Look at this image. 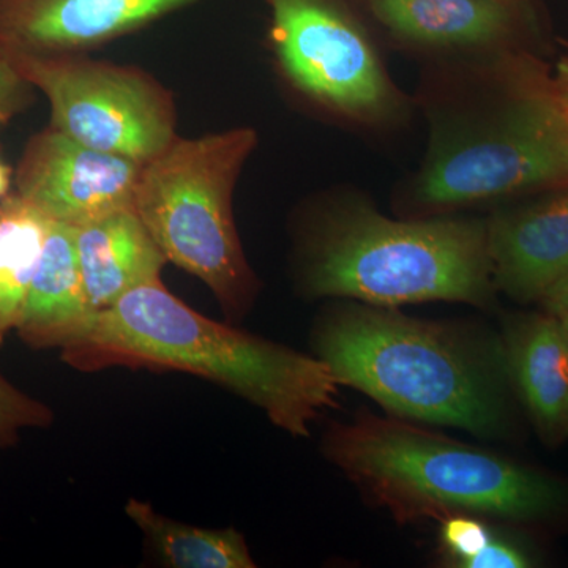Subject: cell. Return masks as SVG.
Here are the masks:
<instances>
[{"label":"cell","mask_w":568,"mask_h":568,"mask_svg":"<svg viewBox=\"0 0 568 568\" xmlns=\"http://www.w3.org/2000/svg\"><path fill=\"white\" fill-rule=\"evenodd\" d=\"M315 349L342 386L364 392L394 417L481 437L510 429L500 342L480 343L452 325L354 301L320 321Z\"/></svg>","instance_id":"obj_3"},{"label":"cell","mask_w":568,"mask_h":568,"mask_svg":"<svg viewBox=\"0 0 568 568\" xmlns=\"http://www.w3.org/2000/svg\"><path fill=\"white\" fill-rule=\"evenodd\" d=\"M493 530L474 515H452L443 519L440 541L455 567L465 568L467 560L487 547Z\"/></svg>","instance_id":"obj_19"},{"label":"cell","mask_w":568,"mask_h":568,"mask_svg":"<svg viewBox=\"0 0 568 568\" xmlns=\"http://www.w3.org/2000/svg\"><path fill=\"white\" fill-rule=\"evenodd\" d=\"M200 0H0V48L84 54Z\"/></svg>","instance_id":"obj_11"},{"label":"cell","mask_w":568,"mask_h":568,"mask_svg":"<svg viewBox=\"0 0 568 568\" xmlns=\"http://www.w3.org/2000/svg\"><path fill=\"white\" fill-rule=\"evenodd\" d=\"M257 144L248 126L178 136L142 166L134 209L168 263L207 284L224 313L252 308L257 280L234 223L233 194Z\"/></svg>","instance_id":"obj_6"},{"label":"cell","mask_w":568,"mask_h":568,"mask_svg":"<svg viewBox=\"0 0 568 568\" xmlns=\"http://www.w3.org/2000/svg\"><path fill=\"white\" fill-rule=\"evenodd\" d=\"M144 163L88 148L54 129L33 136L18 166L17 194L52 222L78 226L134 205Z\"/></svg>","instance_id":"obj_10"},{"label":"cell","mask_w":568,"mask_h":568,"mask_svg":"<svg viewBox=\"0 0 568 568\" xmlns=\"http://www.w3.org/2000/svg\"><path fill=\"white\" fill-rule=\"evenodd\" d=\"M32 84L0 48V129L24 110L31 100Z\"/></svg>","instance_id":"obj_20"},{"label":"cell","mask_w":568,"mask_h":568,"mask_svg":"<svg viewBox=\"0 0 568 568\" xmlns=\"http://www.w3.org/2000/svg\"><path fill=\"white\" fill-rule=\"evenodd\" d=\"M406 50L435 62L511 51L544 52L545 29L530 0H361Z\"/></svg>","instance_id":"obj_9"},{"label":"cell","mask_w":568,"mask_h":568,"mask_svg":"<svg viewBox=\"0 0 568 568\" xmlns=\"http://www.w3.org/2000/svg\"><path fill=\"white\" fill-rule=\"evenodd\" d=\"M301 284L310 297L392 308L433 301L488 306L497 291L487 222L446 213L394 220L357 196L324 204L306 223Z\"/></svg>","instance_id":"obj_4"},{"label":"cell","mask_w":568,"mask_h":568,"mask_svg":"<svg viewBox=\"0 0 568 568\" xmlns=\"http://www.w3.org/2000/svg\"><path fill=\"white\" fill-rule=\"evenodd\" d=\"M11 189V170L0 159V200L9 196Z\"/></svg>","instance_id":"obj_24"},{"label":"cell","mask_w":568,"mask_h":568,"mask_svg":"<svg viewBox=\"0 0 568 568\" xmlns=\"http://www.w3.org/2000/svg\"><path fill=\"white\" fill-rule=\"evenodd\" d=\"M62 353L69 364L91 372L122 365L205 377L261 407L293 436L310 435V424L335 405L342 386L320 357L209 320L163 282L92 312Z\"/></svg>","instance_id":"obj_2"},{"label":"cell","mask_w":568,"mask_h":568,"mask_svg":"<svg viewBox=\"0 0 568 568\" xmlns=\"http://www.w3.org/2000/svg\"><path fill=\"white\" fill-rule=\"evenodd\" d=\"M50 407L24 394L0 373V447L17 443L22 429L51 425Z\"/></svg>","instance_id":"obj_18"},{"label":"cell","mask_w":568,"mask_h":568,"mask_svg":"<svg viewBox=\"0 0 568 568\" xmlns=\"http://www.w3.org/2000/svg\"><path fill=\"white\" fill-rule=\"evenodd\" d=\"M125 514L144 532L163 566L173 568L256 567L245 538L234 529H201L156 514L151 504L130 499Z\"/></svg>","instance_id":"obj_16"},{"label":"cell","mask_w":568,"mask_h":568,"mask_svg":"<svg viewBox=\"0 0 568 568\" xmlns=\"http://www.w3.org/2000/svg\"><path fill=\"white\" fill-rule=\"evenodd\" d=\"M3 51L47 97L51 129L71 140L148 163L179 136L173 93L148 71L85 54Z\"/></svg>","instance_id":"obj_8"},{"label":"cell","mask_w":568,"mask_h":568,"mask_svg":"<svg viewBox=\"0 0 568 568\" xmlns=\"http://www.w3.org/2000/svg\"><path fill=\"white\" fill-rule=\"evenodd\" d=\"M555 73L556 88H558L560 100L568 110V47L567 51L560 55L558 65L552 69Z\"/></svg>","instance_id":"obj_23"},{"label":"cell","mask_w":568,"mask_h":568,"mask_svg":"<svg viewBox=\"0 0 568 568\" xmlns=\"http://www.w3.org/2000/svg\"><path fill=\"white\" fill-rule=\"evenodd\" d=\"M429 144L409 207L443 215L568 186V110L544 52L436 62L424 93Z\"/></svg>","instance_id":"obj_1"},{"label":"cell","mask_w":568,"mask_h":568,"mask_svg":"<svg viewBox=\"0 0 568 568\" xmlns=\"http://www.w3.org/2000/svg\"><path fill=\"white\" fill-rule=\"evenodd\" d=\"M487 233L496 290L521 304L544 301L568 274V186L497 211Z\"/></svg>","instance_id":"obj_12"},{"label":"cell","mask_w":568,"mask_h":568,"mask_svg":"<svg viewBox=\"0 0 568 568\" xmlns=\"http://www.w3.org/2000/svg\"><path fill=\"white\" fill-rule=\"evenodd\" d=\"M541 304L547 312H568V274L548 291Z\"/></svg>","instance_id":"obj_22"},{"label":"cell","mask_w":568,"mask_h":568,"mask_svg":"<svg viewBox=\"0 0 568 568\" xmlns=\"http://www.w3.org/2000/svg\"><path fill=\"white\" fill-rule=\"evenodd\" d=\"M552 313L558 320L560 321V324H562L564 332H566L567 339H568V312H549Z\"/></svg>","instance_id":"obj_25"},{"label":"cell","mask_w":568,"mask_h":568,"mask_svg":"<svg viewBox=\"0 0 568 568\" xmlns=\"http://www.w3.org/2000/svg\"><path fill=\"white\" fill-rule=\"evenodd\" d=\"M50 223L17 193L0 203V345L17 328Z\"/></svg>","instance_id":"obj_17"},{"label":"cell","mask_w":568,"mask_h":568,"mask_svg":"<svg viewBox=\"0 0 568 568\" xmlns=\"http://www.w3.org/2000/svg\"><path fill=\"white\" fill-rule=\"evenodd\" d=\"M92 312L78 264L73 226L51 220L14 331L36 349H63L77 338Z\"/></svg>","instance_id":"obj_15"},{"label":"cell","mask_w":568,"mask_h":568,"mask_svg":"<svg viewBox=\"0 0 568 568\" xmlns=\"http://www.w3.org/2000/svg\"><path fill=\"white\" fill-rule=\"evenodd\" d=\"M324 452L366 499L398 523L452 515L551 521L568 510V484L398 417L361 414L325 435Z\"/></svg>","instance_id":"obj_5"},{"label":"cell","mask_w":568,"mask_h":568,"mask_svg":"<svg viewBox=\"0 0 568 568\" xmlns=\"http://www.w3.org/2000/svg\"><path fill=\"white\" fill-rule=\"evenodd\" d=\"M534 559L528 549L511 538L493 534L487 547L467 560L465 568H526L532 567Z\"/></svg>","instance_id":"obj_21"},{"label":"cell","mask_w":568,"mask_h":568,"mask_svg":"<svg viewBox=\"0 0 568 568\" xmlns=\"http://www.w3.org/2000/svg\"><path fill=\"white\" fill-rule=\"evenodd\" d=\"M82 284L93 312L144 284L162 282L168 260L134 205L73 226Z\"/></svg>","instance_id":"obj_14"},{"label":"cell","mask_w":568,"mask_h":568,"mask_svg":"<svg viewBox=\"0 0 568 568\" xmlns=\"http://www.w3.org/2000/svg\"><path fill=\"white\" fill-rule=\"evenodd\" d=\"M280 73L305 102L366 129L402 121L407 100L346 0H264Z\"/></svg>","instance_id":"obj_7"},{"label":"cell","mask_w":568,"mask_h":568,"mask_svg":"<svg viewBox=\"0 0 568 568\" xmlns=\"http://www.w3.org/2000/svg\"><path fill=\"white\" fill-rule=\"evenodd\" d=\"M500 345L508 379L540 436L568 439V339L558 317L547 310L510 317Z\"/></svg>","instance_id":"obj_13"}]
</instances>
